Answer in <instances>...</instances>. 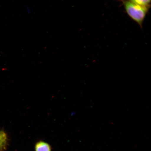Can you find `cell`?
<instances>
[{"label":"cell","instance_id":"7a4b0ae2","mask_svg":"<svg viewBox=\"0 0 151 151\" xmlns=\"http://www.w3.org/2000/svg\"><path fill=\"white\" fill-rule=\"evenodd\" d=\"M35 151H52V148L48 143L40 140L35 143Z\"/></svg>","mask_w":151,"mask_h":151},{"label":"cell","instance_id":"6da1fadb","mask_svg":"<svg viewBox=\"0 0 151 151\" xmlns=\"http://www.w3.org/2000/svg\"><path fill=\"white\" fill-rule=\"evenodd\" d=\"M126 12L132 19L141 24L142 23L148 11V7L142 6L130 1L124 3Z\"/></svg>","mask_w":151,"mask_h":151},{"label":"cell","instance_id":"277c9868","mask_svg":"<svg viewBox=\"0 0 151 151\" xmlns=\"http://www.w3.org/2000/svg\"><path fill=\"white\" fill-rule=\"evenodd\" d=\"M130 1L142 6L147 7L150 2V0H130Z\"/></svg>","mask_w":151,"mask_h":151},{"label":"cell","instance_id":"3957f363","mask_svg":"<svg viewBox=\"0 0 151 151\" xmlns=\"http://www.w3.org/2000/svg\"><path fill=\"white\" fill-rule=\"evenodd\" d=\"M9 139L7 134L3 131H0V151H5L8 146Z\"/></svg>","mask_w":151,"mask_h":151}]
</instances>
